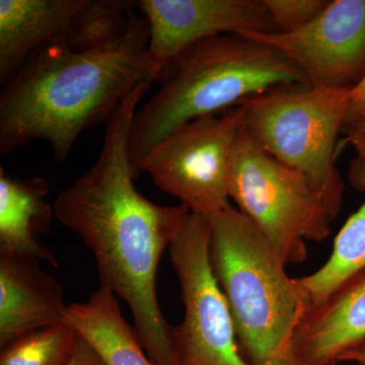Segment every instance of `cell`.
Here are the masks:
<instances>
[{
    "mask_svg": "<svg viewBox=\"0 0 365 365\" xmlns=\"http://www.w3.org/2000/svg\"><path fill=\"white\" fill-rule=\"evenodd\" d=\"M365 342V273L307 309L292 336L288 365H339Z\"/></svg>",
    "mask_w": 365,
    "mask_h": 365,
    "instance_id": "13",
    "label": "cell"
},
{
    "mask_svg": "<svg viewBox=\"0 0 365 365\" xmlns=\"http://www.w3.org/2000/svg\"><path fill=\"white\" fill-rule=\"evenodd\" d=\"M148 29V54L155 83L181 53L225 34L276 32L263 1L139 0Z\"/></svg>",
    "mask_w": 365,
    "mask_h": 365,
    "instance_id": "11",
    "label": "cell"
},
{
    "mask_svg": "<svg viewBox=\"0 0 365 365\" xmlns=\"http://www.w3.org/2000/svg\"><path fill=\"white\" fill-rule=\"evenodd\" d=\"M228 194L287 265L306 261L307 242L326 241L337 217L311 180L269 155L244 125L232 150Z\"/></svg>",
    "mask_w": 365,
    "mask_h": 365,
    "instance_id": "6",
    "label": "cell"
},
{
    "mask_svg": "<svg viewBox=\"0 0 365 365\" xmlns=\"http://www.w3.org/2000/svg\"><path fill=\"white\" fill-rule=\"evenodd\" d=\"M49 185L41 177L16 179L0 168V252L28 255L57 267L54 255L39 242L54 216Z\"/></svg>",
    "mask_w": 365,
    "mask_h": 365,
    "instance_id": "14",
    "label": "cell"
},
{
    "mask_svg": "<svg viewBox=\"0 0 365 365\" xmlns=\"http://www.w3.org/2000/svg\"><path fill=\"white\" fill-rule=\"evenodd\" d=\"M348 179L365 194V158L349 163ZM365 273V200L344 223L334 241L333 251L318 270L295 278L306 311L323 304L348 281Z\"/></svg>",
    "mask_w": 365,
    "mask_h": 365,
    "instance_id": "16",
    "label": "cell"
},
{
    "mask_svg": "<svg viewBox=\"0 0 365 365\" xmlns=\"http://www.w3.org/2000/svg\"><path fill=\"white\" fill-rule=\"evenodd\" d=\"M364 113H365V76L356 86L350 88L349 110H348L346 122Z\"/></svg>",
    "mask_w": 365,
    "mask_h": 365,
    "instance_id": "20",
    "label": "cell"
},
{
    "mask_svg": "<svg viewBox=\"0 0 365 365\" xmlns=\"http://www.w3.org/2000/svg\"><path fill=\"white\" fill-rule=\"evenodd\" d=\"M170 66L172 76L137 109L132 121L129 157L135 178L150 151L182 125L220 114L274 88L311 86L284 55L240 34L200 41Z\"/></svg>",
    "mask_w": 365,
    "mask_h": 365,
    "instance_id": "3",
    "label": "cell"
},
{
    "mask_svg": "<svg viewBox=\"0 0 365 365\" xmlns=\"http://www.w3.org/2000/svg\"><path fill=\"white\" fill-rule=\"evenodd\" d=\"M342 133H344L346 137H365V113L348 120L343 126Z\"/></svg>",
    "mask_w": 365,
    "mask_h": 365,
    "instance_id": "21",
    "label": "cell"
},
{
    "mask_svg": "<svg viewBox=\"0 0 365 365\" xmlns=\"http://www.w3.org/2000/svg\"><path fill=\"white\" fill-rule=\"evenodd\" d=\"M145 86L132 91L106 125L97 162L55 198V220L93 253L101 285L124 300L134 330L155 365H179L173 329L157 294L160 261L191 211L158 205L139 193L129 157L132 121Z\"/></svg>",
    "mask_w": 365,
    "mask_h": 365,
    "instance_id": "1",
    "label": "cell"
},
{
    "mask_svg": "<svg viewBox=\"0 0 365 365\" xmlns=\"http://www.w3.org/2000/svg\"><path fill=\"white\" fill-rule=\"evenodd\" d=\"M355 348H359V349H365V342L362 343L361 345L357 346V347H355ZM355 348H353V349H355Z\"/></svg>",
    "mask_w": 365,
    "mask_h": 365,
    "instance_id": "24",
    "label": "cell"
},
{
    "mask_svg": "<svg viewBox=\"0 0 365 365\" xmlns=\"http://www.w3.org/2000/svg\"><path fill=\"white\" fill-rule=\"evenodd\" d=\"M78 339L66 323L40 329L2 348L0 365H66Z\"/></svg>",
    "mask_w": 365,
    "mask_h": 365,
    "instance_id": "17",
    "label": "cell"
},
{
    "mask_svg": "<svg viewBox=\"0 0 365 365\" xmlns=\"http://www.w3.org/2000/svg\"><path fill=\"white\" fill-rule=\"evenodd\" d=\"M66 365H106L98 352L78 335L76 347Z\"/></svg>",
    "mask_w": 365,
    "mask_h": 365,
    "instance_id": "19",
    "label": "cell"
},
{
    "mask_svg": "<svg viewBox=\"0 0 365 365\" xmlns=\"http://www.w3.org/2000/svg\"><path fill=\"white\" fill-rule=\"evenodd\" d=\"M68 306L61 283L39 259L0 252V346L64 323Z\"/></svg>",
    "mask_w": 365,
    "mask_h": 365,
    "instance_id": "12",
    "label": "cell"
},
{
    "mask_svg": "<svg viewBox=\"0 0 365 365\" xmlns=\"http://www.w3.org/2000/svg\"><path fill=\"white\" fill-rule=\"evenodd\" d=\"M276 33L289 34L309 25L328 6V0H262Z\"/></svg>",
    "mask_w": 365,
    "mask_h": 365,
    "instance_id": "18",
    "label": "cell"
},
{
    "mask_svg": "<svg viewBox=\"0 0 365 365\" xmlns=\"http://www.w3.org/2000/svg\"><path fill=\"white\" fill-rule=\"evenodd\" d=\"M342 362H347V364H350L365 365V349L355 348V349L349 350L341 359V364Z\"/></svg>",
    "mask_w": 365,
    "mask_h": 365,
    "instance_id": "22",
    "label": "cell"
},
{
    "mask_svg": "<svg viewBox=\"0 0 365 365\" xmlns=\"http://www.w3.org/2000/svg\"><path fill=\"white\" fill-rule=\"evenodd\" d=\"M148 45V23L136 7L112 47L47 46L34 53L1 91L0 153L44 140L64 162L83 132L109 121L138 86L153 85Z\"/></svg>",
    "mask_w": 365,
    "mask_h": 365,
    "instance_id": "2",
    "label": "cell"
},
{
    "mask_svg": "<svg viewBox=\"0 0 365 365\" xmlns=\"http://www.w3.org/2000/svg\"><path fill=\"white\" fill-rule=\"evenodd\" d=\"M348 143L354 148L357 155L360 158H365V137L364 136H352L346 137L344 144Z\"/></svg>",
    "mask_w": 365,
    "mask_h": 365,
    "instance_id": "23",
    "label": "cell"
},
{
    "mask_svg": "<svg viewBox=\"0 0 365 365\" xmlns=\"http://www.w3.org/2000/svg\"><path fill=\"white\" fill-rule=\"evenodd\" d=\"M273 47L311 86L351 88L365 76V0H334L294 33H242Z\"/></svg>",
    "mask_w": 365,
    "mask_h": 365,
    "instance_id": "10",
    "label": "cell"
},
{
    "mask_svg": "<svg viewBox=\"0 0 365 365\" xmlns=\"http://www.w3.org/2000/svg\"><path fill=\"white\" fill-rule=\"evenodd\" d=\"M213 271L250 365H288L306 306L295 278L258 227L239 209L207 216Z\"/></svg>",
    "mask_w": 365,
    "mask_h": 365,
    "instance_id": "4",
    "label": "cell"
},
{
    "mask_svg": "<svg viewBox=\"0 0 365 365\" xmlns=\"http://www.w3.org/2000/svg\"><path fill=\"white\" fill-rule=\"evenodd\" d=\"M350 88L283 86L242 101V125L269 155L299 170L336 215L345 185L336 167Z\"/></svg>",
    "mask_w": 365,
    "mask_h": 365,
    "instance_id": "5",
    "label": "cell"
},
{
    "mask_svg": "<svg viewBox=\"0 0 365 365\" xmlns=\"http://www.w3.org/2000/svg\"><path fill=\"white\" fill-rule=\"evenodd\" d=\"M64 323L98 352L106 365H155L124 319L116 295L104 285L88 302L68 306Z\"/></svg>",
    "mask_w": 365,
    "mask_h": 365,
    "instance_id": "15",
    "label": "cell"
},
{
    "mask_svg": "<svg viewBox=\"0 0 365 365\" xmlns=\"http://www.w3.org/2000/svg\"><path fill=\"white\" fill-rule=\"evenodd\" d=\"M207 216L191 213L169 247L184 319L173 329L179 365H250L240 351L227 300L210 258Z\"/></svg>",
    "mask_w": 365,
    "mask_h": 365,
    "instance_id": "8",
    "label": "cell"
},
{
    "mask_svg": "<svg viewBox=\"0 0 365 365\" xmlns=\"http://www.w3.org/2000/svg\"><path fill=\"white\" fill-rule=\"evenodd\" d=\"M242 126L241 107L192 120L150 151L139 174L191 213L209 216L232 207L228 194L230 160Z\"/></svg>",
    "mask_w": 365,
    "mask_h": 365,
    "instance_id": "9",
    "label": "cell"
},
{
    "mask_svg": "<svg viewBox=\"0 0 365 365\" xmlns=\"http://www.w3.org/2000/svg\"><path fill=\"white\" fill-rule=\"evenodd\" d=\"M350 365H359V364H350Z\"/></svg>",
    "mask_w": 365,
    "mask_h": 365,
    "instance_id": "25",
    "label": "cell"
},
{
    "mask_svg": "<svg viewBox=\"0 0 365 365\" xmlns=\"http://www.w3.org/2000/svg\"><path fill=\"white\" fill-rule=\"evenodd\" d=\"M136 1L0 0V81L47 46L104 49L123 39Z\"/></svg>",
    "mask_w": 365,
    "mask_h": 365,
    "instance_id": "7",
    "label": "cell"
}]
</instances>
